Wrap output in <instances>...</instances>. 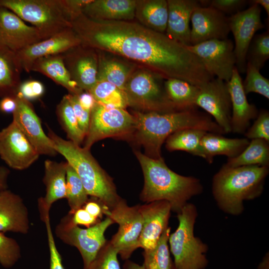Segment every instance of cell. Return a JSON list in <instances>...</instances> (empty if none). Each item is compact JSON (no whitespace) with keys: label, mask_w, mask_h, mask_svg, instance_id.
Here are the masks:
<instances>
[{"label":"cell","mask_w":269,"mask_h":269,"mask_svg":"<svg viewBox=\"0 0 269 269\" xmlns=\"http://www.w3.org/2000/svg\"><path fill=\"white\" fill-rule=\"evenodd\" d=\"M39 154L13 122L0 131V157L10 168L24 170Z\"/></svg>","instance_id":"15"},{"label":"cell","mask_w":269,"mask_h":269,"mask_svg":"<svg viewBox=\"0 0 269 269\" xmlns=\"http://www.w3.org/2000/svg\"><path fill=\"white\" fill-rule=\"evenodd\" d=\"M56 114L61 127L66 132L69 140L80 145L85 135L80 129L72 106L67 95L57 106Z\"/></svg>","instance_id":"37"},{"label":"cell","mask_w":269,"mask_h":269,"mask_svg":"<svg viewBox=\"0 0 269 269\" xmlns=\"http://www.w3.org/2000/svg\"><path fill=\"white\" fill-rule=\"evenodd\" d=\"M78 98L82 107L85 110L91 113L96 103L92 95L89 92L83 91L78 95Z\"/></svg>","instance_id":"51"},{"label":"cell","mask_w":269,"mask_h":269,"mask_svg":"<svg viewBox=\"0 0 269 269\" xmlns=\"http://www.w3.org/2000/svg\"><path fill=\"white\" fill-rule=\"evenodd\" d=\"M269 166L231 167L224 164L214 175L212 193L224 212L237 216L244 210V202L260 197L264 191Z\"/></svg>","instance_id":"4"},{"label":"cell","mask_w":269,"mask_h":269,"mask_svg":"<svg viewBox=\"0 0 269 269\" xmlns=\"http://www.w3.org/2000/svg\"><path fill=\"white\" fill-rule=\"evenodd\" d=\"M224 164L231 167L251 165L269 166V142L261 139H252L239 155L228 158Z\"/></svg>","instance_id":"34"},{"label":"cell","mask_w":269,"mask_h":269,"mask_svg":"<svg viewBox=\"0 0 269 269\" xmlns=\"http://www.w3.org/2000/svg\"><path fill=\"white\" fill-rule=\"evenodd\" d=\"M42 220L45 225L49 251V269H65L62 259L56 244L51 229L49 212L40 213Z\"/></svg>","instance_id":"44"},{"label":"cell","mask_w":269,"mask_h":269,"mask_svg":"<svg viewBox=\"0 0 269 269\" xmlns=\"http://www.w3.org/2000/svg\"><path fill=\"white\" fill-rule=\"evenodd\" d=\"M244 134L249 140L261 139L269 142V111L261 110L253 124L249 127Z\"/></svg>","instance_id":"43"},{"label":"cell","mask_w":269,"mask_h":269,"mask_svg":"<svg viewBox=\"0 0 269 269\" xmlns=\"http://www.w3.org/2000/svg\"><path fill=\"white\" fill-rule=\"evenodd\" d=\"M136 2V0H92L82 13L94 20H133Z\"/></svg>","instance_id":"27"},{"label":"cell","mask_w":269,"mask_h":269,"mask_svg":"<svg viewBox=\"0 0 269 269\" xmlns=\"http://www.w3.org/2000/svg\"><path fill=\"white\" fill-rule=\"evenodd\" d=\"M43 40L38 29L0 6V46L17 52Z\"/></svg>","instance_id":"20"},{"label":"cell","mask_w":269,"mask_h":269,"mask_svg":"<svg viewBox=\"0 0 269 269\" xmlns=\"http://www.w3.org/2000/svg\"><path fill=\"white\" fill-rule=\"evenodd\" d=\"M67 95L73 109L79 126L86 136L89 130L91 113L82 107L77 95L69 93Z\"/></svg>","instance_id":"47"},{"label":"cell","mask_w":269,"mask_h":269,"mask_svg":"<svg viewBox=\"0 0 269 269\" xmlns=\"http://www.w3.org/2000/svg\"><path fill=\"white\" fill-rule=\"evenodd\" d=\"M170 230L168 227L164 230L154 248L144 250L142 265L145 269H175L168 242Z\"/></svg>","instance_id":"35"},{"label":"cell","mask_w":269,"mask_h":269,"mask_svg":"<svg viewBox=\"0 0 269 269\" xmlns=\"http://www.w3.org/2000/svg\"><path fill=\"white\" fill-rule=\"evenodd\" d=\"M80 44L77 35L72 28H68L15 52V55L22 71L29 72L37 59L62 54Z\"/></svg>","instance_id":"19"},{"label":"cell","mask_w":269,"mask_h":269,"mask_svg":"<svg viewBox=\"0 0 269 269\" xmlns=\"http://www.w3.org/2000/svg\"><path fill=\"white\" fill-rule=\"evenodd\" d=\"M168 18L165 34L170 38L185 45H190V22L199 0H167Z\"/></svg>","instance_id":"24"},{"label":"cell","mask_w":269,"mask_h":269,"mask_svg":"<svg viewBox=\"0 0 269 269\" xmlns=\"http://www.w3.org/2000/svg\"><path fill=\"white\" fill-rule=\"evenodd\" d=\"M67 162H58L47 159L44 162L43 182L45 195L38 199L39 211L50 212L52 204L57 200L66 198Z\"/></svg>","instance_id":"26"},{"label":"cell","mask_w":269,"mask_h":269,"mask_svg":"<svg viewBox=\"0 0 269 269\" xmlns=\"http://www.w3.org/2000/svg\"><path fill=\"white\" fill-rule=\"evenodd\" d=\"M96 50L98 59L97 81H107L124 91L129 77L138 66L111 52Z\"/></svg>","instance_id":"25"},{"label":"cell","mask_w":269,"mask_h":269,"mask_svg":"<svg viewBox=\"0 0 269 269\" xmlns=\"http://www.w3.org/2000/svg\"><path fill=\"white\" fill-rule=\"evenodd\" d=\"M47 135L57 153L63 155L79 177L89 196L97 199L104 210H110L122 199L112 178L100 166L90 150L56 134L48 127Z\"/></svg>","instance_id":"5"},{"label":"cell","mask_w":269,"mask_h":269,"mask_svg":"<svg viewBox=\"0 0 269 269\" xmlns=\"http://www.w3.org/2000/svg\"><path fill=\"white\" fill-rule=\"evenodd\" d=\"M43 84L36 80H28L20 84L17 95L30 101L41 97L44 92Z\"/></svg>","instance_id":"46"},{"label":"cell","mask_w":269,"mask_h":269,"mask_svg":"<svg viewBox=\"0 0 269 269\" xmlns=\"http://www.w3.org/2000/svg\"><path fill=\"white\" fill-rule=\"evenodd\" d=\"M28 211L21 197L11 191L0 192V232L26 234L29 230Z\"/></svg>","instance_id":"23"},{"label":"cell","mask_w":269,"mask_h":269,"mask_svg":"<svg viewBox=\"0 0 269 269\" xmlns=\"http://www.w3.org/2000/svg\"><path fill=\"white\" fill-rule=\"evenodd\" d=\"M190 45L212 40L228 38L230 32L228 17L210 6L195 8L190 19Z\"/></svg>","instance_id":"17"},{"label":"cell","mask_w":269,"mask_h":269,"mask_svg":"<svg viewBox=\"0 0 269 269\" xmlns=\"http://www.w3.org/2000/svg\"><path fill=\"white\" fill-rule=\"evenodd\" d=\"M186 46L211 76L226 83L230 80L236 67L234 45L231 39H212Z\"/></svg>","instance_id":"12"},{"label":"cell","mask_w":269,"mask_h":269,"mask_svg":"<svg viewBox=\"0 0 269 269\" xmlns=\"http://www.w3.org/2000/svg\"><path fill=\"white\" fill-rule=\"evenodd\" d=\"M10 171L6 167L0 165V192L7 188V179Z\"/></svg>","instance_id":"52"},{"label":"cell","mask_w":269,"mask_h":269,"mask_svg":"<svg viewBox=\"0 0 269 269\" xmlns=\"http://www.w3.org/2000/svg\"><path fill=\"white\" fill-rule=\"evenodd\" d=\"M71 80L83 91L89 92L97 82V51L81 44L62 54Z\"/></svg>","instance_id":"16"},{"label":"cell","mask_w":269,"mask_h":269,"mask_svg":"<svg viewBox=\"0 0 269 269\" xmlns=\"http://www.w3.org/2000/svg\"><path fill=\"white\" fill-rule=\"evenodd\" d=\"M123 269H145L144 267L140 266L131 260H127L123 266Z\"/></svg>","instance_id":"54"},{"label":"cell","mask_w":269,"mask_h":269,"mask_svg":"<svg viewBox=\"0 0 269 269\" xmlns=\"http://www.w3.org/2000/svg\"><path fill=\"white\" fill-rule=\"evenodd\" d=\"M17 102L15 95L6 96L0 101V111L5 114L12 113L15 110Z\"/></svg>","instance_id":"49"},{"label":"cell","mask_w":269,"mask_h":269,"mask_svg":"<svg viewBox=\"0 0 269 269\" xmlns=\"http://www.w3.org/2000/svg\"><path fill=\"white\" fill-rule=\"evenodd\" d=\"M164 85L167 96L176 110L197 108L195 102L199 87L176 78L165 80Z\"/></svg>","instance_id":"33"},{"label":"cell","mask_w":269,"mask_h":269,"mask_svg":"<svg viewBox=\"0 0 269 269\" xmlns=\"http://www.w3.org/2000/svg\"><path fill=\"white\" fill-rule=\"evenodd\" d=\"M164 81L157 74L138 66L129 77L124 91L128 107L142 112L177 111L167 96Z\"/></svg>","instance_id":"8"},{"label":"cell","mask_w":269,"mask_h":269,"mask_svg":"<svg viewBox=\"0 0 269 269\" xmlns=\"http://www.w3.org/2000/svg\"><path fill=\"white\" fill-rule=\"evenodd\" d=\"M17 106L12 113L13 121L38 153L55 156L58 153L52 140L44 132L39 118L30 102L16 94Z\"/></svg>","instance_id":"18"},{"label":"cell","mask_w":269,"mask_h":269,"mask_svg":"<svg viewBox=\"0 0 269 269\" xmlns=\"http://www.w3.org/2000/svg\"><path fill=\"white\" fill-rule=\"evenodd\" d=\"M96 200H90L89 199L83 207L91 216L99 219L103 217V208L97 199Z\"/></svg>","instance_id":"50"},{"label":"cell","mask_w":269,"mask_h":269,"mask_svg":"<svg viewBox=\"0 0 269 269\" xmlns=\"http://www.w3.org/2000/svg\"><path fill=\"white\" fill-rule=\"evenodd\" d=\"M71 25L81 44L120 56L165 80L178 79L200 87L214 78L186 45L135 19L98 21L81 13Z\"/></svg>","instance_id":"1"},{"label":"cell","mask_w":269,"mask_h":269,"mask_svg":"<svg viewBox=\"0 0 269 269\" xmlns=\"http://www.w3.org/2000/svg\"><path fill=\"white\" fill-rule=\"evenodd\" d=\"M113 223V221L107 217L95 225L83 229L73 224L67 215L56 226L55 233L63 243L78 249L82 258L83 269H85L107 242L105 231Z\"/></svg>","instance_id":"9"},{"label":"cell","mask_w":269,"mask_h":269,"mask_svg":"<svg viewBox=\"0 0 269 269\" xmlns=\"http://www.w3.org/2000/svg\"><path fill=\"white\" fill-rule=\"evenodd\" d=\"M0 6L30 23L43 40L72 28L63 0H0Z\"/></svg>","instance_id":"7"},{"label":"cell","mask_w":269,"mask_h":269,"mask_svg":"<svg viewBox=\"0 0 269 269\" xmlns=\"http://www.w3.org/2000/svg\"><path fill=\"white\" fill-rule=\"evenodd\" d=\"M15 52L0 46V97L15 95L21 83L22 72Z\"/></svg>","instance_id":"31"},{"label":"cell","mask_w":269,"mask_h":269,"mask_svg":"<svg viewBox=\"0 0 269 269\" xmlns=\"http://www.w3.org/2000/svg\"><path fill=\"white\" fill-rule=\"evenodd\" d=\"M261 15V7L252 4L248 8L228 17L230 30L235 41L236 67L239 73L245 72L247 53L256 32L265 27Z\"/></svg>","instance_id":"13"},{"label":"cell","mask_w":269,"mask_h":269,"mask_svg":"<svg viewBox=\"0 0 269 269\" xmlns=\"http://www.w3.org/2000/svg\"><path fill=\"white\" fill-rule=\"evenodd\" d=\"M195 104L213 118L225 134L231 132L232 105L226 82L214 78L199 87Z\"/></svg>","instance_id":"14"},{"label":"cell","mask_w":269,"mask_h":269,"mask_svg":"<svg viewBox=\"0 0 269 269\" xmlns=\"http://www.w3.org/2000/svg\"><path fill=\"white\" fill-rule=\"evenodd\" d=\"M21 258V249L13 238L0 232V264L5 268L12 267Z\"/></svg>","instance_id":"41"},{"label":"cell","mask_w":269,"mask_h":269,"mask_svg":"<svg viewBox=\"0 0 269 269\" xmlns=\"http://www.w3.org/2000/svg\"><path fill=\"white\" fill-rule=\"evenodd\" d=\"M202 6H210L226 15H233L243 10L249 3L246 0H199Z\"/></svg>","instance_id":"45"},{"label":"cell","mask_w":269,"mask_h":269,"mask_svg":"<svg viewBox=\"0 0 269 269\" xmlns=\"http://www.w3.org/2000/svg\"><path fill=\"white\" fill-rule=\"evenodd\" d=\"M118 255L116 249L107 241L94 260L83 269H121Z\"/></svg>","instance_id":"42"},{"label":"cell","mask_w":269,"mask_h":269,"mask_svg":"<svg viewBox=\"0 0 269 269\" xmlns=\"http://www.w3.org/2000/svg\"><path fill=\"white\" fill-rule=\"evenodd\" d=\"M246 76L242 82L244 92L246 95L250 93H256L269 99V80L263 76L260 70L247 62Z\"/></svg>","instance_id":"40"},{"label":"cell","mask_w":269,"mask_h":269,"mask_svg":"<svg viewBox=\"0 0 269 269\" xmlns=\"http://www.w3.org/2000/svg\"><path fill=\"white\" fill-rule=\"evenodd\" d=\"M71 222L75 225H83L89 228L98 222L99 219L91 216L83 207L76 210L72 214H67Z\"/></svg>","instance_id":"48"},{"label":"cell","mask_w":269,"mask_h":269,"mask_svg":"<svg viewBox=\"0 0 269 269\" xmlns=\"http://www.w3.org/2000/svg\"><path fill=\"white\" fill-rule=\"evenodd\" d=\"M242 82L236 67L227 84L232 105L231 132L239 134L245 133L251 121L257 117L259 112L256 105L249 103Z\"/></svg>","instance_id":"22"},{"label":"cell","mask_w":269,"mask_h":269,"mask_svg":"<svg viewBox=\"0 0 269 269\" xmlns=\"http://www.w3.org/2000/svg\"><path fill=\"white\" fill-rule=\"evenodd\" d=\"M167 18V0H136L134 19L140 24L165 33Z\"/></svg>","instance_id":"30"},{"label":"cell","mask_w":269,"mask_h":269,"mask_svg":"<svg viewBox=\"0 0 269 269\" xmlns=\"http://www.w3.org/2000/svg\"><path fill=\"white\" fill-rule=\"evenodd\" d=\"M250 4H256L263 7L268 15V19L269 17V0H249Z\"/></svg>","instance_id":"53"},{"label":"cell","mask_w":269,"mask_h":269,"mask_svg":"<svg viewBox=\"0 0 269 269\" xmlns=\"http://www.w3.org/2000/svg\"><path fill=\"white\" fill-rule=\"evenodd\" d=\"M258 269H269V254L267 253L259 264Z\"/></svg>","instance_id":"55"},{"label":"cell","mask_w":269,"mask_h":269,"mask_svg":"<svg viewBox=\"0 0 269 269\" xmlns=\"http://www.w3.org/2000/svg\"><path fill=\"white\" fill-rule=\"evenodd\" d=\"M88 196L79 177L67 162L66 199L70 209L68 213L72 214L83 207L89 200Z\"/></svg>","instance_id":"38"},{"label":"cell","mask_w":269,"mask_h":269,"mask_svg":"<svg viewBox=\"0 0 269 269\" xmlns=\"http://www.w3.org/2000/svg\"><path fill=\"white\" fill-rule=\"evenodd\" d=\"M30 71L39 72L46 76L66 89L69 94L78 95L83 92L71 80L64 65L62 54L37 59L32 64Z\"/></svg>","instance_id":"29"},{"label":"cell","mask_w":269,"mask_h":269,"mask_svg":"<svg viewBox=\"0 0 269 269\" xmlns=\"http://www.w3.org/2000/svg\"><path fill=\"white\" fill-rule=\"evenodd\" d=\"M207 132L197 129H185L174 133L165 140V147L170 151L181 150L206 159L201 141Z\"/></svg>","instance_id":"32"},{"label":"cell","mask_w":269,"mask_h":269,"mask_svg":"<svg viewBox=\"0 0 269 269\" xmlns=\"http://www.w3.org/2000/svg\"><path fill=\"white\" fill-rule=\"evenodd\" d=\"M96 102L107 107L126 109L128 107L123 91L105 81H97L89 91Z\"/></svg>","instance_id":"36"},{"label":"cell","mask_w":269,"mask_h":269,"mask_svg":"<svg viewBox=\"0 0 269 269\" xmlns=\"http://www.w3.org/2000/svg\"><path fill=\"white\" fill-rule=\"evenodd\" d=\"M103 214L119 225L117 232L109 241L122 260H129L139 248L143 219L138 205L129 206L122 198L112 209L104 210Z\"/></svg>","instance_id":"11"},{"label":"cell","mask_w":269,"mask_h":269,"mask_svg":"<svg viewBox=\"0 0 269 269\" xmlns=\"http://www.w3.org/2000/svg\"><path fill=\"white\" fill-rule=\"evenodd\" d=\"M250 140L244 138H228L221 134L206 132L201 144L206 160L212 163L214 156L225 155L228 158L239 155L248 145Z\"/></svg>","instance_id":"28"},{"label":"cell","mask_w":269,"mask_h":269,"mask_svg":"<svg viewBox=\"0 0 269 269\" xmlns=\"http://www.w3.org/2000/svg\"><path fill=\"white\" fill-rule=\"evenodd\" d=\"M269 58V30L254 36L246 55L247 63L260 70Z\"/></svg>","instance_id":"39"},{"label":"cell","mask_w":269,"mask_h":269,"mask_svg":"<svg viewBox=\"0 0 269 269\" xmlns=\"http://www.w3.org/2000/svg\"><path fill=\"white\" fill-rule=\"evenodd\" d=\"M197 216L196 207L189 203L177 214L178 226L168 242L175 269H205L208 266V247L194 234Z\"/></svg>","instance_id":"6"},{"label":"cell","mask_w":269,"mask_h":269,"mask_svg":"<svg viewBox=\"0 0 269 269\" xmlns=\"http://www.w3.org/2000/svg\"><path fill=\"white\" fill-rule=\"evenodd\" d=\"M143 173L144 183L140 200L146 203L164 200L171 211L179 213L191 198L203 191L199 179L180 175L170 169L163 158H152L135 150Z\"/></svg>","instance_id":"3"},{"label":"cell","mask_w":269,"mask_h":269,"mask_svg":"<svg viewBox=\"0 0 269 269\" xmlns=\"http://www.w3.org/2000/svg\"><path fill=\"white\" fill-rule=\"evenodd\" d=\"M134 128L133 135L141 145L146 156L159 158L161 148L167 138L185 129H197L207 132L225 134L207 113L197 108L166 113L134 111Z\"/></svg>","instance_id":"2"},{"label":"cell","mask_w":269,"mask_h":269,"mask_svg":"<svg viewBox=\"0 0 269 269\" xmlns=\"http://www.w3.org/2000/svg\"><path fill=\"white\" fill-rule=\"evenodd\" d=\"M138 208L143 219L139 248L143 250H151L155 247L168 227L171 206L167 201L161 200L138 205Z\"/></svg>","instance_id":"21"},{"label":"cell","mask_w":269,"mask_h":269,"mask_svg":"<svg viewBox=\"0 0 269 269\" xmlns=\"http://www.w3.org/2000/svg\"><path fill=\"white\" fill-rule=\"evenodd\" d=\"M134 128V117L126 109L107 107L96 102L90 113L83 147L90 150L94 143L107 137L130 136Z\"/></svg>","instance_id":"10"}]
</instances>
